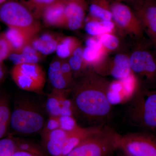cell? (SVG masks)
<instances>
[{
  "label": "cell",
  "mask_w": 156,
  "mask_h": 156,
  "mask_svg": "<svg viewBox=\"0 0 156 156\" xmlns=\"http://www.w3.org/2000/svg\"><path fill=\"white\" fill-rule=\"evenodd\" d=\"M11 1V0H0V6L2 5L3 4L8 2V1Z\"/></svg>",
  "instance_id": "36"
},
{
  "label": "cell",
  "mask_w": 156,
  "mask_h": 156,
  "mask_svg": "<svg viewBox=\"0 0 156 156\" xmlns=\"http://www.w3.org/2000/svg\"><path fill=\"white\" fill-rule=\"evenodd\" d=\"M103 126H91L85 128L79 126L75 130L68 132L67 137L63 146L62 156L67 154L73 149L97 132Z\"/></svg>",
  "instance_id": "13"
},
{
  "label": "cell",
  "mask_w": 156,
  "mask_h": 156,
  "mask_svg": "<svg viewBox=\"0 0 156 156\" xmlns=\"http://www.w3.org/2000/svg\"><path fill=\"white\" fill-rule=\"evenodd\" d=\"M59 128V120L58 116H50L48 122L45 124L44 128L41 131L42 136Z\"/></svg>",
  "instance_id": "31"
},
{
  "label": "cell",
  "mask_w": 156,
  "mask_h": 156,
  "mask_svg": "<svg viewBox=\"0 0 156 156\" xmlns=\"http://www.w3.org/2000/svg\"><path fill=\"white\" fill-rule=\"evenodd\" d=\"M121 152V154H120L119 156H128L127 155H126V154H124L123 153H122V152Z\"/></svg>",
  "instance_id": "38"
},
{
  "label": "cell",
  "mask_w": 156,
  "mask_h": 156,
  "mask_svg": "<svg viewBox=\"0 0 156 156\" xmlns=\"http://www.w3.org/2000/svg\"><path fill=\"white\" fill-rule=\"evenodd\" d=\"M109 85L93 70L84 73L73 85L71 99L75 113L96 126H104L112 111L108 97Z\"/></svg>",
  "instance_id": "1"
},
{
  "label": "cell",
  "mask_w": 156,
  "mask_h": 156,
  "mask_svg": "<svg viewBox=\"0 0 156 156\" xmlns=\"http://www.w3.org/2000/svg\"><path fill=\"white\" fill-rule=\"evenodd\" d=\"M96 37L99 40L107 53L116 49L119 44V39L112 33L104 34Z\"/></svg>",
  "instance_id": "28"
},
{
  "label": "cell",
  "mask_w": 156,
  "mask_h": 156,
  "mask_svg": "<svg viewBox=\"0 0 156 156\" xmlns=\"http://www.w3.org/2000/svg\"><path fill=\"white\" fill-rule=\"evenodd\" d=\"M119 150L128 156H156V136L148 132L122 135Z\"/></svg>",
  "instance_id": "8"
},
{
  "label": "cell",
  "mask_w": 156,
  "mask_h": 156,
  "mask_svg": "<svg viewBox=\"0 0 156 156\" xmlns=\"http://www.w3.org/2000/svg\"><path fill=\"white\" fill-rule=\"evenodd\" d=\"M17 150L14 138L7 137L0 139V156H12Z\"/></svg>",
  "instance_id": "29"
},
{
  "label": "cell",
  "mask_w": 156,
  "mask_h": 156,
  "mask_svg": "<svg viewBox=\"0 0 156 156\" xmlns=\"http://www.w3.org/2000/svg\"><path fill=\"white\" fill-rule=\"evenodd\" d=\"M89 10L91 19L112 20L111 4L108 0H92Z\"/></svg>",
  "instance_id": "18"
},
{
  "label": "cell",
  "mask_w": 156,
  "mask_h": 156,
  "mask_svg": "<svg viewBox=\"0 0 156 156\" xmlns=\"http://www.w3.org/2000/svg\"><path fill=\"white\" fill-rule=\"evenodd\" d=\"M37 34L34 37L30 43V44L37 51L44 55L56 52L61 37L49 33H45L40 35L37 36Z\"/></svg>",
  "instance_id": "15"
},
{
  "label": "cell",
  "mask_w": 156,
  "mask_h": 156,
  "mask_svg": "<svg viewBox=\"0 0 156 156\" xmlns=\"http://www.w3.org/2000/svg\"><path fill=\"white\" fill-rule=\"evenodd\" d=\"M121 136L103 126L64 156H112L119 148Z\"/></svg>",
  "instance_id": "3"
},
{
  "label": "cell",
  "mask_w": 156,
  "mask_h": 156,
  "mask_svg": "<svg viewBox=\"0 0 156 156\" xmlns=\"http://www.w3.org/2000/svg\"><path fill=\"white\" fill-rule=\"evenodd\" d=\"M136 2L134 12L139 20L143 31L156 46V3L152 0Z\"/></svg>",
  "instance_id": "10"
},
{
  "label": "cell",
  "mask_w": 156,
  "mask_h": 156,
  "mask_svg": "<svg viewBox=\"0 0 156 156\" xmlns=\"http://www.w3.org/2000/svg\"><path fill=\"white\" fill-rule=\"evenodd\" d=\"M5 70L3 68L2 63H0V83L2 81L4 76H5Z\"/></svg>",
  "instance_id": "35"
},
{
  "label": "cell",
  "mask_w": 156,
  "mask_h": 156,
  "mask_svg": "<svg viewBox=\"0 0 156 156\" xmlns=\"http://www.w3.org/2000/svg\"><path fill=\"white\" fill-rule=\"evenodd\" d=\"M111 11L114 22L122 30L134 36L142 35L144 31L139 20L128 6L114 2L111 3Z\"/></svg>",
  "instance_id": "9"
},
{
  "label": "cell",
  "mask_w": 156,
  "mask_h": 156,
  "mask_svg": "<svg viewBox=\"0 0 156 156\" xmlns=\"http://www.w3.org/2000/svg\"><path fill=\"white\" fill-rule=\"evenodd\" d=\"M125 1H130V2H139V1H146V0H125Z\"/></svg>",
  "instance_id": "37"
},
{
  "label": "cell",
  "mask_w": 156,
  "mask_h": 156,
  "mask_svg": "<svg viewBox=\"0 0 156 156\" xmlns=\"http://www.w3.org/2000/svg\"><path fill=\"white\" fill-rule=\"evenodd\" d=\"M41 54L30 44L26 45L20 53H12L9 58L14 65L23 63H38Z\"/></svg>",
  "instance_id": "19"
},
{
  "label": "cell",
  "mask_w": 156,
  "mask_h": 156,
  "mask_svg": "<svg viewBox=\"0 0 156 156\" xmlns=\"http://www.w3.org/2000/svg\"><path fill=\"white\" fill-rule=\"evenodd\" d=\"M68 90L53 89L52 92L48 94L46 102V109L50 116L60 115L61 100L64 95L68 93Z\"/></svg>",
  "instance_id": "22"
},
{
  "label": "cell",
  "mask_w": 156,
  "mask_h": 156,
  "mask_svg": "<svg viewBox=\"0 0 156 156\" xmlns=\"http://www.w3.org/2000/svg\"><path fill=\"white\" fill-rule=\"evenodd\" d=\"M126 115L131 125L156 132V89L140 86L131 96Z\"/></svg>",
  "instance_id": "2"
},
{
  "label": "cell",
  "mask_w": 156,
  "mask_h": 156,
  "mask_svg": "<svg viewBox=\"0 0 156 156\" xmlns=\"http://www.w3.org/2000/svg\"><path fill=\"white\" fill-rule=\"evenodd\" d=\"M107 72L117 80H123L128 78L132 74L129 57L122 53L117 54L109 66Z\"/></svg>",
  "instance_id": "16"
},
{
  "label": "cell",
  "mask_w": 156,
  "mask_h": 156,
  "mask_svg": "<svg viewBox=\"0 0 156 156\" xmlns=\"http://www.w3.org/2000/svg\"><path fill=\"white\" fill-rule=\"evenodd\" d=\"M14 139L17 149L27 152L35 156H45L43 149L35 143L22 138H17Z\"/></svg>",
  "instance_id": "27"
},
{
  "label": "cell",
  "mask_w": 156,
  "mask_h": 156,
  "mask_svg": "<svg viewBox=\"0 0 156 156\" xmlns=\"http://www.w3.org/2000/svg\"><path fill=\"white\" fill-rule=\"evenodd\" d=\"M12 156H37L34 155L30 153L21 150H17V151L14 152Z\"/></svg>",
  "instance_id": "34"
},
{
  "label": "cell",
  "mask_w": 156,
  "mask_h": 156,
  "mask_svg": "<svg viewBox=\"0 0 156 156\" xmlns=\"http://www.w3.org/2000/svg\"><path fill=\"white\" fill-rule=\"evenodd\" d=\"M37 19L41 17L44 9L57 0H20Z\"/></svg>",
  "instance_id": "26"
},
{
  "label": "cell",
  "mask_w": 156,
  "mask_h": 156,
  "mask_svg": "<svg viewBox=\"0 0 156 156\" xmlns=\"http://www.w3.org/2000/svg\"><path fill=\"white\" fill-rule=\"evenodd\" d=\"M58 120L59 128L67 132L72 131L79 126L74 116H59Z\"/></svg>",
  "instance_id": "30"
},
{
  "label": "cell",
  "mask_w": 156,
  "mask_h": 156,
  "mask_svg": "<svg viewBox=\"0 0 156 156\" xmlns=\"http://www.w3.org/2000/svg\"><path fill=\"white\" fill-rule=\"evenodd\" d=\"M86 9L85 0H66L64 27L71 30L80 28L83 23Z\"/></svg>",
  "instance_id": "11"
},
{
  "label": "cell",
  "mask_w": 156,
  "mask_h": 156,
  "mask_svg": "<svg viewBox=\"0 0 156 156\" xmlns=\"http://www.w3.org/2000/svg\"><path fill=\"white\" fill-rule=\"evenodd\" d=\"M3 34L11 46L12 53H20L37 35L11 27H9Z\"/></svg>",
  "instance_id": "14"
},
{
  "label": "cell",
  "mask_w": 156,
  "mask_h": 156,
  "mask_svg": "<svg viewBox=\"0 0 156 156\" xmlns=\"http://www.w3.org/2000/svg\"><path fill=\"white\" fill-rule=\"evenodd\" d=\"M44 125V115L34 102L27 98L17 99L11 112L10 126L13 131L30 135L41 131Z\"/></svg>",
  "instance_id": "4"
},
{
  "label": "cell",
  "mask_w": 156,
  "mask_h": 156,
  "mask_svg": "<svg viewBox=\"0 0 156 156\" xmlns=\"http://www.w3.org/2000/svg\"><path fill=\"white\" fill-rule=\"evenodd\" d=\"M61 69L66 79L69 82L70 84H72L73 73L68 60L66 59H61Z\"/></svg>",
  "instance_id": "33"
},
{
  "label": "cell",
  "mask_w": 156,
  "mask_h": 156,
  "mask_svg": "<svg viewBox=\"0 0 156 156\" xmlns=\"http://www.w3.org/2000/svg\"></svg>",
  "instance_id": "39"
},
{
  "label": "cell",
  "mask_w": 156,
  "mask_h": 156,
  "mask_svg": "<svg viewBox=\"0 0 156 156\" xmlns=\"http://www.w3.org/2000/svg\"><path fill=\"white\" fill-rule=\"evenodd\" d=\"M129 63L141 87L156 89V58L152 53L146 49L136 50L129 57Z\"/></svg>",
  "instance_id": "6"
},
{
  "label": "cell",
  "mask_w": 156,
  "mask_h": 156,
  "mask_svg": "<svg viewBox=\"0 0 156 156\" xmlns=\"http://www.w3.org/2000/svg\"><path fill=\"white\" fill-rule=\"evenodd\" d=\"M0 21L9 27L37 35L41 25L33 14L21 2L11 0L0 6Z\"/></svg>",
  "instance_id": "5"
},
{
  "label": "cell",
  "mask_w": 156,
  "mask_h": 156,
  "mask_svg": "<svg viewBox=\"0 0 156 156\" xmlns=\"http://www.w3.org/2000/svg\"><path fill=\"white\" fill-rule=\"evenodd\" d=\"M12 53L11 46L2 34L0 35V58L2 61L9 57Z\"/></svg>",
  "instance_id": "32"
},
{
  "label": "cell",
  "mask_w": 156,
  "mask_h": 156,
  "mask_svg": "<svg viewBox=\"0 0 156 156\" xmlns=\"http://www.w3.org/2000/svg\"><path fill=\"white\" fill-rule=\"evenodd\" d=\"M84 48L81 45L76 48L68 61L72 69L73 73L79 74L87 68L84 63L83 53Z\"/></svg>",
  "instance_id": "25"
},
{
  "label": "cell",
  "mask_w": 156,
  "mask_h": 156,
  "mask_svg": "<svg viewBox=\"0 0 156 156\" xmlns=\"http://www.w3.org/2000/svg\"><path fill=\"white\" fill-rule=\"evenodd\" d=\"M115 26V23L112 20H100L90 18L85 24V29L90 36L97 37L104 34L112 33Z\"/></svg>",
  "instance_id": "20"
},
{
  "label": "cell",
  "mask_w": 156,
  "mask_h": 156,
  "mask_svg": "<svg viewBox=\"0 0 156 156\" xmlns=\"http://www.w3.org/2000/svg\"><path fill=\"white\" fill-rule=\"evenodd\" d=\"M80 45V42L74 37H61L56 48V54L60 59L69 58Z\"/></svg>",
  "instance_id": "24"
},
{
  "label": "cell",
  "mask_w": 156,
  "mask_h": 156,
  "mask_svg": "<svg viewBox=\"0 0 156 156\" xmlns=\"http://www.w3.org/2000/svg\"><path fill=\"white\" fill-rule=\"evenodd\" d=\"M107 52L105 49H98L86 47L83 49V58L86 67L92 68L95 70L103 62Z\"/></svg>",
  "instance_id": "21"
},
{
  "label": "cell",
  "mask_w": 156,
  "mask_h": 156,
  "mask_svg": "<svg viewBox=\"0 0 156 156\" xmlns=\"http://www.w3.org/2000/svg\"><path fill=\"white\" fill-rule=\"evenodd\" d=\"M48 77L53 89L66 90L71 84L63 76L61 69V59L56 58L51 62L48 71Z\"/></svg>",
  "instance_id": "17"
},
{
  "label": "cell",
  "mask_w": 156,
  "mask_h": 156,
  "mask_svg": "<svg viewBox=\"0 0 156 156\" xmlns=\"http://www.w3.org/2000/svg\"><path fill=\"white\" fill-rule=\"evenodd\" d=\"M11 112L8 97L0 95V139L5 135L10 125Z\"/></svg>",
  "instance_id": "23"
},
{
  "label": "cell",
  "mask_w": 156,
  "mask_h": 156,
  "mask_svg": "<svg viewBox=\"0 0 156 156\" xmlns=\"http://www.w3.org/2000/svg\"><path fill=\"white\" fill-rule=\"evenodd\" d=\"M66 0H57L47 6L41 17L44 23L48 26L64 27Z\"/></svg>",
  "instance_id": "12"
},
{
  "label": "cell",
  "mask_w": 156,
  "mask_h": 156,
  "mask_svg": "<svg viewBox=\"0 0 156 156\" xmlns=\"http://www.w3.org/2000/svg\"><path fill=\"white\" fill-rule=\"evenodd\" d=\"M12 79L20 89L40 93L46 83V75L38 63H23L14 65L11 71Z\"/></svg>",
  "instance_id": "7"
}]
</instances>
